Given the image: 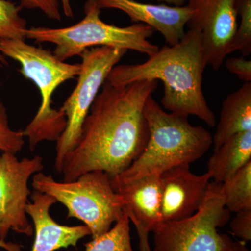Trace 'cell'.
<instances>
[{
  "label": "cell",
  "mask_w": 251,
  "mask_h": 251,
  "mask_svg": "<svg viewBox=\"0 0 251 251\" xmlns=\"http://www.w3.org/2000/svg\"><path fill=\"white\" fill-rule=\"evenodd\" d=\"M0 52L19 62L20 72L33 81L40 92V107L23 131L29 140L31 151L44 140L57 141L65 129L67 120L59 109L51 107L52 97L59 85L79 75L80 64H68L48 50L16 39H0Z\"/></svg>",
  "instance_id": "cell-4"
},
{
  "label": "cell",
  "mask_w": 251,
  "mask_h": 251,
  "mask_svg": "<svg viewBox=\"0 0 251 251\" xmlns=\"http://www.w3.org/2000/svg\"><path fill=\"white\" fill-rule=\"evenodd\" d=\"M157 87L156 80L120 86L105 80L84 121L78 143L63 159V181L94 171L112 177L140 156L149 139L144 108Z\"/></svg>",
  "instance_id": "cell-1"
},
{
  "label": "cell",
  "mask_w": 251,
  "mask_h": 251,
  "mask_svg": "<svg viewBox=\"0 0 251 251\" xmlns=\"http://www.w3.org/2000/svg\"><path fill=\"white\" fill-rule=\"evenodd\" d=\"M21 7L41 10L47 17L54 21L62 19L58 0H21Z\"/></svg>",
  "instance_id": "cell-23"
},
{
  "label": "cell",
  "mask_w": 251,
  "mask_h": 251,
  "mask_svg": "<svg viewBox=\"0 0 251 251\" xmlns=\"http://www.w3.org/2000/svg\"><path fill=\"white\" fill-rule=\"evenodd\" d=\"M246 244L247 243L243 242L242 240L234 242L230 251H249V249L246 247Z\"/></svg>",
  "instance_id": "cell-28"
},
{
  "label": "cell",
  "mask_w": 251,
  "mask_h": 251,
  "mask_svg": "<svg viewBox=\"0 0 251 251\" xmlns=\"http://www.w3.org/2000/svg\"><path fill=\"white\" fill-rule=\"evenodd\" d=\"M251 130V82H245L223 102L212 138L214 150L234 135Z\"/></svg>",
  "instance_id": "cell-15"
},
{
  "label": "cell",
  "mask_w": 251,
  "mask_h": 251,
  "mask_svg": "<svg viewBox=\"0 0 251 251\" xmlns=\"http://www.w3.org/2000/svg\"><path fill=\"white\" fill-rule=\"evenodd\" d=\"M62 3L63 12L64 16L68 18H72L74 16V12L71 4V0H60Z\"/></svg>",
  "instance_id": "cell-27"
},
{
  "label": "cell",
  "mask_w": 251,
  "mask_h": 251,
  "mask_svg": "<svg viewBox=\"0 0 251 251\" xmlns=\"http://www.w3.org/2000/svg\"><path fill=\"white\" fill-rule=\"evenodd\" d=\"M236 9L240 16V23L231 43L229 54L239 51L243 57H247L251 53V0H236Z\"/></svg>",
  "instance_id": "cell-20"
},
{
  "label": "cell",
  "mask_w": 251,
  "mask_h": 251,
  "mask_svg": "<svg viewBox=\"0 0 251 251\" xmlns=\"http://www.w3.org/2000/svg\"><path fill=\"white\" fill-rule=\"evenodd\" d=\"M158 1L166 3L170 5H173L175 6H184L186 2L188 3V0H156Z\"/></svg>",
  "instance_id": "cell-29"
},
{
  "label": "cell",
  "mask_w": 251,
  "mask_h": 251,
  "mask_svg": "<svg viewBox=\"0 0 251 251\" xmlns=\"http://www.w3.org/2000/svg\"><path fill=\"white\" fill-rule=\"evenodd\" d=\"M23 130H13L9 127L7 111L0 97V154L10 153L16 155L25 144Z\"/></svg>",
  "instance_id": "cell-21"
},
{
  "label": "cell",
  "mask_w": 251,
  "mask_h": 251,
  "mask_svg": "<svg viewBox=\"0 0 251 251\" xmlns=\"http://www.w3.org/2000/svg\"><path fill=\"white\" fill-rule=\"evenodd\" d=\"M206 66L201 34L197 29L189 28L177 44L163 46L146 62L114 67L106 80L114 86L142 80H161L163 108L178 115H195L214 127L215 115L202 91Z\"/></svg>",
  "instance_id": "cell-2"
},
{
  "label": "cell",
  "mask_w": 251,
  "mask_h": 251,
  "mask_svg": "<svg viewBox=\"0 0 251 251\" xmlns=\"http://www.w3.org/2000/svg\"><path fill=\"white\" fill-rule=\"evenodd\" d=\"M43 158L35 156L21 161L10 153L0 154V239L5 241L10 230L31 237L32 225L26 213L32 175L44 169Z\"/></svg>",
  "instance_id": "cell-9"
},
{
  "label": "cell",
  "mask_w": 251,
  "mask_h": 251,
  "mask_svg": "<svg viewBox=\"0 0 251 251\" xmlns=\"http://www.w3.org/2000/svg\"><path fill=\"white\" fill-rule=\"evenodd\" d=\"M0 63L3 64H8V62H6V59H5L4 56L3 54H0Z\"/></svg>",
  "instance_id": "cell-30"
},
{
  "label": "cell",
  "mask_w": 251,
  "mask_h": 251,
  "mask_svg": "<svg viewBox=\"0 0 251 251\" xmlns=\"http://www.w3.org/2000/svg\"><path fill=\"white\" fill-rule=\"evenodd\" d=\"M85 17L70 27L63 28L31 27L26 29V39L36 43L49 42L55 45L54 55L64 61L80 55L90 48L105 47L131 50L149 57L159 48L149 41L154 29L143 23H134L128 27H118L100 19V9L92 0H87L84 8Z\"/></svg>",
  "instance_id": "cell-5"
},
{
  "label": "cell",
  "mask_w": 251,
  "mask_h": 251,
  "mask_svg": "<svg viewBox=\"0 0 251 251\" xmlns=\"http://www.w3.org/2000/svg\"><path fill=\"white\" fill-rule=\"evenodd\" d=\"M227 70L245 82H251V62L245 57H230L226 59Z\"/></svg>",
  "instance_id": "cell-24"
},
{
  "label": "cell",
  "mask_w": 251,
  "mask_h": 251,
  "mask_svg": "<svg viewBox=\"0 0 251 251\" xmlns=\"http://www.w3.org/2000/svg\"><path fill=\"white\" fill-rule=\"evenodd\" d=\"M144 114L148 124V143L127 169L110 177L112 185L161 175L180 165H190L201 158L212 145V136L208 130L191 125L187 116L165 111L152 96L145 103Z\"/></svg>",
  "instance_id": "cell-3"
},
{
  "label": "cell",
  "mask_w": 251,
  "mask_h": 251,
  "mask_svg": "<svg viewBox=\"0 0 251 251\" xmlns=\"http://www.w3.org/2000/svg\"><path fill=\"white\" fill-rule=\"evenodd\" d=\"M134 225L139 239L140 251H152L150 247V241H149V233L148 231L143 228V226L138 223L132 222Z\"/></svg>",
  "instance_id": "cell-25"
},
{
  "label": "cell",
  "mask_w": 251,
  "mask_h": 251,
  "mask_svg": "<svg viewBox=\"0 0 251 251\" xmlns=\"http://www.w3.org/2000/svg\"><path fill=\"white\" fill-rule=\"evenodd\" d=\"M32 202H29L26 213L32 219L35 239L31 251H56L75 247L80 239L91 235L85 226H67L57 224L50 215V209L57 202L49 195L34 191Z\"/></svg>",
  "instance_id": "cell-13"
},
{
  "label": "cell",
  "mask_w": 251,
  "mask_h": 251,
  "mask_svg": "<svg viewBox=\"0 0 251 251\" xmlns=\"http://www.w3.org/2000/svg\"><path fill=\"white\" fill-rule=\"evenodd\" d=\"M231 232L235 237L244 242L251 240V210L236 213L235 217L230 223Z\"/></svg>",
  "instance_id": "cell-22"
},
{
  "label": "cell",
  "mask_w": 251,
  "mask_h": 251,
  "mask_svg": "<svg viewBox=\"0 0 251 251\" xmlns=\"http://www.w3.org/2000/svg\"><path fill=\"white\" fill-rule=\"evenodd\" d=\"M193 14L187 25L197 29L206 65L219 70L237 31L236 0H188Z\"/></svg>",
  "instance_id": "cell-10"
},
{
  "label": "cell",
  "mask_w": 251,
  "mask_h": 251,
  "mask_svg": "<svg viewBox=\"0 0 251 251\" xmlns=\"http://www.w3.org/2000/svg\"><path fill=\"white\" fill-rule=\"evenodd\" d=\"M130 223L128 214L124 210L112 228L85 244V251H133Z\"/></svg>",
  "instance_id": "cell-18"
},
{
  "label": "cell",
  "mask_w": 251,
  "mask_h": 251,
  "mask_svg": "<svg viewBox=\"0 0 251 251\" xmlns=\"http://www.w3.org/2000/svg\"><path fill=\"white\" fill-rule=\"evenodd\" d=\"M125 202L124 210L131 222H136L151 232L161 223V175L143 176L129 182L112 185Z\"/></svg>",
  "instance_id": "cell-14"
},
{
  "label": "cell",
  "mask_w": 251,
  "mask_h": 251,
  "mask_svg": "<svg viewBox=\"0 0 251 251\" xmlns=\"http://www.w3.org/2000/svg\"><path fill=\"white\" fill-rule=\"evenodd\" d=\"M211 175L194 174L190 165L175 166L161 174V223L189 217L205 196Z\"/></svg>",
  "instance_id": "cell-11"
},
{
  "label": "cell",
  "mask_w": 251,
  "mask_h": 251,
  "mask_svg": "<svg viewBox=\"0 0 251 251\" xmlns=\"http://www.w3.org/2000/svg\"><path fill=\"white\" fill-rule=\"evenodd\" d=\"M221 184L209 183L205 196L193 215L157 225L153 251H230L234 242L218 227L228 222Z\"/></svg>",
  "instance_id": "cell-7"
},
{
  "label": "cell",
  "mask_w": 251,
  "mask_h": 251,
  "mask_svg": "<svg viewBox=\"0 0 251 251\" xmlns=\"http://www.w3.org/2000/svg\"><path fill=\"white\" fill-rule=\"evenodd\" d=\"M0 248L6 251H23V246L16 243L6 242V241L0 239Z\"/></svg>",
  "instance_id": "cell-26"
},
{
  "label": "cell",
  "mask_w": 251,
  "mask_h": 251,
  "mask_svg": "<svg viewBox=\"0 0 251 251\" xmlns=\"http://www.w3.org/2000/svg\"><path fill=\"white\" fill-rule=\"evenodd\" d=\"M21 6L0 0V39L25 41L27 22L20 15Z\"/></svg>",
  "instance_id": "cell-19"
},
{
  "label": "cell",
  "mask_w": 251,
  "mask_h": 251,
  "mask_svg": "<svg viewBox=\"0 0 251 251\" xmlns=\"http://www.w3.org/2000/svg\"><path fill=\"white\" fill-rule=\"evenodd\" d=\"M127 50L114 48L94 47L80 54L82 62L76 87L59 108L67 120L65 129L57 140L54 168L59 173L64 156L76 146L82 125L99 91L112 68Z\"/></svg>",
  "instance_id": "cell-8"
},
{
  "label": "cell",
  "mask_w": 251,
  "mask_h": 251,
  "mask_svg": "<svg viewBox=\"0 0 251 251\" xmlns=\"http://www.w3.org/2000/svg\"><path fill=\"white\" fill-rule=\"evenodd\" d=\"M251 161V130L231 137L214 150L207 171L214 182L224 183Z\"/></svg>",
  "instance_id": "cell-16"
},
{
  "label": "cell",
  "mask_w": 251,
  "mask_h": 251,
  "mask_svg": "<svg viewBox=\"0 0 251 251\" xmlns=\"http://www.w3.org/2000/svg\"><path fill=\"white\" fill-rule=\"evenodd\" d=\"M100 10L123 11L134 23H143L159 31L169 46L177 44L184 38L185 27L192 16L188 5L181 6L152 4L136 0H92Z\"/></svg>",
  "instance_id": "cell-12"
},
{
  "label": "cell",
  "mask_w": 251,
  "mask_h": 251,
  "mask_svg": "<svg viewBox=\"0 0 251 251\" xmlns=\"http://www.w3.org/2000/svg\"><path fill=\"white\" fill-rule=\"evenodd\" d=\"M225 205L230 212L251 210V161L221 183Z\"/></svg>",
  "instance_id": "cell-17"
},
{
  "label": "cell",
  "mask_w": 251,
  "mask_h": 251,
  "mask_svg": "<svg viewBox=\"0 0 251 251\" xmlns=\"http://www.w3.org/2000/svg\"><path fill=\"white\" fill-rule=\"evenodd\" d=\"M31 186L64 204L68 219L83 222L92 239L110 230L124 213L123 198L114 191L110 176L103 171L88 172L74 181L62 182L39 172L33 176Z\"/></svg>",
  "instance_id": "cell-6"
}]
</instances>
